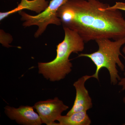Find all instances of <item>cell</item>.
<instances>
[{"instance_id":"1","label":"cell","mask_w":125,"mask_h":125,"mask_svg":"<svg viewBox=\"0 0 125 125\" xmlns=\"http://www.w3.org/2000/svg\"><path fill=\"white\" fill-rule=\"evenodd\" d=\"M98 0H69L58 9L63 28L78 33L85 42L125 37V20L119 10Z\"/></svg>"},{"instance_id":"8","label":"cell","mask_w":125,"mask_h":125,"mask_svg":"<svg viewBox=\"0 0 125 125\" xmlns=\"http://www.w3.org/2000/svg\"><path fill=\"white\" fill-rule=\"evenodd\" d=\"M47 0H21V2L15 9L10 11L0 13V21L9 15L23 10H28L39 14L45 10L49 5Z\"/></svg>"},{"instance_id":"11","label":"cell","mask_w":125,"mask_h":125,"mask_svg":"<svg viewBox=\"0 0 125 125\" xmlns=\"http://www.w3.org/2000/svg\"><path fill=\"white\" fill-rule=\"evenodd\" d=\"M107 9L111 10H118L125 11V2H117L113 6H108Z\"/></svg>"},{"instance_id":"3","label":"cell","mask_w":125,"mask_h":125,"mask_svg":"<svg viewBox=\"0 0 125 125\" xmlns=\"http://www.w3.org/2000/svg\"><path fill=\"white\" fill-rule=\"evenodd\" d=\"M98 46L97 51L90 54H80L78 57L89 58L96 66L93 78L99 81V73L102 69L106 68L109 72L111 83L113 85L117 83L121 78L118 74L117 65L122 71L125 66L121 61L120 56L125 57L121 53L120 49L125 44V37L112 41L109 39H101L95 40Z\"/></svg>"},{"instance_id":"4","label":"cell","mask_w":125,"mask_h":125,"mask_svg":"<svg viewBox=\"0 0 125 125\" xmlns=\"http://www.w3.org/2000/svg\"><path fill=\"white\" fill-rule=\"evenodd\" d=\"M68 0H52L45 10L36 15L29 14L22 10L19 11L21 20L24 22L23 26L24 27L38 26V29L34 34V37L37 38L44 33L49 25H61L62 23L57 16V11L61 6Z\"/></svg>"},{"instance_id":"2","label":"cell","mask_w":125,"mask_h":125,"mask_svg":"<svg viewBox=\"0 0 125 125\" xmlns=\"http://www.w3.org/2000/svg\"><path fill=\"white\" fill-rule=\"evenodd\" d=\"M63 29L64 38L57 46L55 58L49 62L38 63L39 73L52 82L63 79L71 72L73 65L70 55L83 51L84 48L85 42L78 33L65 27Z\"/></svg>"},{"instance_id":"7","label":"cell","mask_w":125,"mask_h":125,"mask_svg":"<svg viewBox=\"0 0 125 125\" xmlns=\"http://www.w3.org/2000/svg\"><path fill=\"white\" fill-rule=\"evenodd\" d=\"M93 75L82 76L74 83V87L76 90V97L73 105L67 113V115H71L76 112L86 111L93 107L92 98L85 86V82L91 78Z\"/></svg>"},{"instance_id":"14","label":"cell","mask_w":125,"mask_h":125,"mask_svg":"<svg viewBox=\"0 0 125 125\" xmlns=\"http://www.w3.org/2000/svg\"><path fill=\"white\" fill-rule=\"evenodd\" d=\"M123 102H124V103H125V97H124V98H123Z\"/></svg>"},{"instance_id":"10","label":"cell","mask_w":125,"mask_h":125,"mask_svg":"<svg viewBox=\"0 0 125 125\" xmlns=\"http://www.w3.org/2000/svg\"><path fill=\"white\" fill-rule=\"evenodd\" d=\"M13 41V37L10 34L6 33L3 30H0V43L3 46L7 48L11 47L10 44Z\"/></svg>"},{"instance_id":"12","label":"cell","mask_w":125,"mask_h":125,"mask_svg":"<svg viewBox=\"0 0 125 125\" xmlns=\"http://www.w3.org/2000/svg\"><path fill=\"white\" fill-rule=\"evenodd\" d=\"M124 75L125 77L124 78H121L118 83V85L121 86L122 87V91L125 90V71L124 72Z\"/></svg>"},{"instance_id":"5","label":"cell","mask_w":125,"mask_h":125,"mask_svg":"<svg viewBox=\"0 0 125 125\" xmlns=\"http://www.w3.org/2000/svg\"><path fill=\"white\" fill-rule=\"evenodd\" d=\"M33 107L39 115L42 123L47 125H56L55 121L58 120L62 113L69 108L57 97L53 99L37 102Z\"/></svg>"},{"instance_id":"6","label":"cell","mask_w":125,"mask_h":125,"mask_svg":"<svg viewBox=\"0 0 125 125\" xmlns=\"http://www.w3.org/2000/svg\"><path fill=\"white\" fill-rule=\"evenodd\" d=\"M33 107L21 106L18 108L7 106L4 107L5 114L10 119L18 124L24 125H40L42 122L39 115L34 111Z\"/></svg>"},{"instance_id":"9","label":"cell","mask_w":125,"mask_h":125,"mask_svg":"<svg viewBox=\"0 0 125 125\" xmlns=\"http://www.w3.org/2000/svg\"><path fill=\"white\" fill-rule=\"evenodd\" d=\"M56 125H90L92 121L86 111L76 112L71 115H61Z\"/></svg>"},{"instance_id":"13","label":"cell","mask_w":125,"mask_h":125,"mask_svg":"<svg viewBox=\"0 0 125 125\" xmlns=\"http://www.w3.org/2000/svg\"><path fill=\"white\" fill-rule=\"evenodd\" d=\"M122 52H123V53H124L125 55V46H124V47H123V49H122Z\"/></svg>"}]
</instances>
